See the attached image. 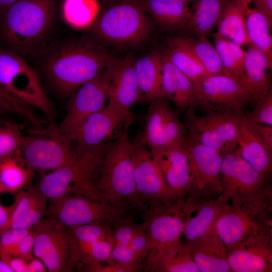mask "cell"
Returning a JSON list of instances; mask_svg holds the SVG:
<instances>
[{
  "mask_svg": "<svg viewBox=\"0 0 272 272\" xmlns=\"http://www.w3.org/2000/svg\"><path fill=\"white\" fill-rule=\"evenodd\" d=\"M113 58L92 41L61 36L32 58L51 89L71 97L103 71Z\"/></svg>",
  "mask_w": 272,
  "mask_h": 272,
  "instance_id": "obj_1",
  "label": "cell"
},
{
  "mask_svg": "<svg viewBox=\"0 0 272 272\" xmlns=\"http://www.w3.org/2000/svg\"><path fill=\"white\" fill-rule=\"evenodd\" d=\"M57 0H19L0 15L4 47L24 57L38 54L60 34Z\"/></svg>",
  "mask_w": 272,
  "mask_h": 272,
  "instance_id": "obj_2",
  "label": "cell"
},
{
  "mask_svg": "<svg viewBox=\"0 0 272 272\" xmlns=\"http://www.w3.org/2000/svg\"><path fill=\"white\" fill-rule=\"evenodd\" d=\"M271 179L255 170L234 151L223 156L221 171L222 193L230 206L271 224Z\"/></svg>",
  "mask_w": 272,
  "mask_h": 272,
  "instance_id": "obj_3",
  "label": "cell"
},
{
  "mask_svg": "<svg viewBox=\"0 0 272 272\" xmlns=\"http://www.w3.org/2000/svg\"><path fill=\"white\" fill-rule=\"evenodd\" d=\"M111 143L76 151L67 163L49 173L41 174L36 184L48 198L67 194L104 201L97 183L104 155Z\"/></svg>",
  "mask_w": 272,
  "mask_h": 272,
  "instance_id": "obj_4",
  "label": "cell"
},
{
  "mask_svg": "<svg viewBox=\"0 0 272 272\" xmlns=\"http://www.w3.org/2000/svg\"><path fill=\"white\" fill-rule=\"evenodd\" d=\"M128 129L112 142L103 158L97 186L105 202L129 207L135 211L147 209L142 201L135 183L132 160V143Z\"/></svg>",
  "mask_w": 272,
  "mask_h": 272,
  "instance_id": "obj_5",
  "label": "cell"
},
{
  "mask_svg": "<svg viewBox=\"0 0 272 272\" xmlns=\"http://www.w3.org/2000/svg\"><path fill=\"white\" fill-rule=\"evenodd\" d=\"M88 27L96 40L128 45L146 40L152 24L141 1L120 0L99 11Z\"/></svg>",
  "mask_w": 272,
  "mask_h": 272,
  "instance_id": "obj_6",
  "label": "cell"
},
{
  "mask_svg": "<svg viewBox=\"0 0 272 272\" xmlns=\"http://www.w3.org/2000/svg\"><path fill=\"white\" fill-rule=\"evenodd\" d=\"M25 57L0 47V84L9 92L55 123L53 104L42 86L41 79Z\"/></svg>",
  "mask_w": 272,
  "mask_h": 272,
  "instance_id": "obj_7",
  "label": "cell"
},
{
  "mask_svg": "<svg viewBox=\"0 0 272 272\" xmlns=\"http://www.w3.org/2000/svg\"><path fill=\"white\" fill-rule=\"evenodd\" d=\"M47 199L45 216L67 228L94 222L103 223L113 228L132 219L135 214L130 208L93 200L81 195L67 194Z\"/></svg>",
  "mask_w": 272,
  "mask_h": 272,
  "instance_id": "obj_8",
  "label": "cell"
},
{
  "mask_svg": "<svg viewBox=\"0 0 272 272\" xmlns=\"http://www.w3.org/2000/svg\"><path fill=\"white\" fill-rule=\"evenodd\" d=\"M244 111L205 112L190 107L184 112L188 141L211 148L224 156L237 147L240 118Z\"/></svg>",
  "mask_w": 272,
  "mask_h": 272,
  "instance_id": "obj_9",
  "label": "cell"
},
{
  "mask_svg": "<svg viewBox=\"0 0 272 272\" xmlns=\"http://www.w3.org/2000/svg\"><path fill=\"white\" fill-rule=\"evenodd\" d=\"M20 150L28 166L40 174L63 166L75 154L72 140L56 124L33 128L23 135Z\"/></svg>",
  "mask_w": 272,
  "mask_h": 272,
  "instance_id": "obj_10",
  "label": "cell"
},
{
  "mask_svg": "<svg viewBox=\"0 0 272 272\" xmlns=\"http://www.w3.org/2000/svg\"><path fill=\"white\" fill-rule=\"evenodd\" d=\"M186 150L190 177L184 209L189 215L201 202L222 193L221 171L223 156L216 151L188 141Z\"/></svg>",
  "mask_w": 272,
  "mask_h": 272,
  "instance_id": "obj_11",
  "label": "cell"
},
{
  "mask_svg": "<svg viewBox=\"0 0 272 272\" xmlns=\"http://www.w3.org/2000/svg\"><path fill=\"white\" fill-rule=\"evenodd\" d=\"M164 97L149 104L144 130L139 140L151 152L174 146H186L188 139L179 113Z\"/></svg>",
  "mask_w": 272,
  "mask_h": 272,
  "instance_id": "obj_12",
  "label": "cell"
},
{
  "mask_svg": "<svg viewBox=\"0 0 272 272\" xmlns=\"http://www.w3.org/2000/svg\"><path fill=\"white\" fill-rule=\"evenodd\" d=\"M195 99L191 106L205 112L244 111L252 99L243 85L226 75L208 76L194 84Z\"/></svg>",
  "mask_w": 272,
  "mask_h": 272,
  "instance_id": "obj_13",
  "label": "cell"
},
{
  "mask_svg": "<svg viewBox=\"0 0 272 272\" xmlns=\"http://www.w3.org/2000/svg\"><path fill=\"white\" fill-rule=\"evenodd\" d=\"M109 88L110 78L107 66L70 97L66 113L58 125L60 130L71 139L85 119L106 105Z\"/></svg>",
  "mask_w": 272,
  "mask_h": 272,
  "instance_id": "obj_14",
  "label": "cell"
},
{
  "mask_svg": "<svg viewBox=\"0 0 272 272\" xmlns=\"http://www.w3.org/2000/svg\"><path fill=\"white\" fill-rule=\"evenodd\" d=\"M132 160L137 189L145 206L158 202L170 205L177 200L169 190L151 151L140 140L132 143Z\"/></svg>",
  "mask_w": 272,
  "mask_h": 272,
  "instance_id": "obj_15",
  "label": "cell"
},
{
  "mask_svg": "<svg viewBox=\"0 0 272 272\" xmlns=\"http://www.w3.org/2000/svg\"><path fill=\"white\" fill-rule=\"evenodd\" d=\"M33 253L50 272L66 271L70 254L67 228L55 220L42 218L33 227Z\"/></svg>",
  "mask_w": 272,
  "mask_h": 272,
  "instance_id": "obj_16",
  "label": "cell"
},
{
  "mask_svg": "<svg viewBox=\"0 0 272 272\" xmlns=\"http://www.w3.org/2000/svg\"><path fill=\"white\" fill-rule=\"evenodd\" d=\"M184 201L185 198H178L170 205L158 202L143 212L142 224L151 240L152 249L180 241L188 216Z\"/></svg>",
  "mask_w": 272,
  "mask_h": 272,
  "instance_id": "obj_17",
  "label": "cell"
},
{
  "mask_svg": "<svg viewBox=\"0 0 272 272\" xmlns=\"http://www.w3.org/2000/svg\"><path fill=\"white\" fill-rule=\"evenodd\" d=\"M135 59L131 55L122 59L113 58L107 66L110 78L108 104L122 113L125 118L124 128L127 129L133 122L131 108L139 97Z\"/></svg>",
  "mask_w": 272,
  "mask_h": 272,
  "instance_id": "obj_18",
  "label": "cell"
},
{
  "mask_svg": "<svg viewBox=\"0 0 272 272\" xmlns=\"http://www.w3.org/2000/svg\"><path fill=\"white\" fill-rule=\"evenodd\" d=\"M227 249L231 271H272V235H255Z\"/></svg>",
  "mask_w": 272,
  "mask_h": 272,
  "instance_id": "obj_19",
  "label": "cell"
},
{
  "mask_svg": "<svg viewBox=\"0 0 272 272\" xmlns=\"http://www.w3.org/2000/svg\"><path fill=\"white\" fill-rule=\"evenodd\" d=\"M124 124L122 113L108 104L89 116L73 133L71 139L74 148L83 151L105 144L116 129Z\"/></svg>",
  "mask_w": 272,
  "mask_h": 272,
  "instance_id": "obj_20",
  "label": "cell"
},
{
  "mask_svg": "<svg viewBox=\"0 0 272 272\" xmlns=\"http://www.w3.org/2000/svg\"><path fill=\"white\" fill-rule=\"evenodd\" d=\"M214 228L227 248L255 235H272L271 225L230 205L218 218Z\"/></svg>",
  "mask_w": 272,
  "mask_h": 272,
  "instance_id": "obj_21",
  "label": "cell"
},
{
  "mask_svg": "<svg viewBox=\"0 0 272 272\" xmlns=\"http://www.w3.org/2000/svg\"><path fill=\"white\" fill-rule=\"evenodd\" d=\"M186 146H174L151 152L174 198H185L190 177Z\"/></svg>",
  "mask_w": 272,
  "mask_h": 272,
  "instance_id": "obj_22",
  "label": "cell"
},
{
  "mask_svg": "<svg viewBox=\"0 0 272 272\" xmlns=\"http://www.w3.org/2000/svg\"><path fill=\"white\" fill-rule=\"evenodd\" d=\"M263 176L271 179L272 152L268 150L242 113L238 127V144L234 151Z\"/></svg>",
  "mask_w": 272,
  "mask_h": 272,
  "instance_id": "obj_23",
  "label": "cell"
},
{
  "mask_svg": "<svg viewBox=\"0 0 272 272\" xmlns=\"http://www.w3.org/2000/svg\"><path fill=\"white\" fill-rule=\"evenodd\" d=\"M199 272H230L227 249L214 226L201 237L186 241Z\"/></svg>",
  "mask_w": 272,
  "mask_h": 272,
  "instance_id": "obj_24",
  "label": "cell"
},
{
  "mask_svg": "<svg viewBox=\"0 0 272 272\" xmlns=\"http://www.w3.org/2000/svg\"><path fill=\"white\" fill-rule=\"evenodd\" d=\"M162 53V97L167 98L179 113L191 107L195 99L194 83Z\"/></svg>",
  "mask_w": 272,
  "mask_h": 272,
  "instance_id": "obj_25",
  "label": "cell"
},
{
  "mask_svg": "<svg viewBox=\"0 0 272 272\" xmlns=\"http://www.w3.org/2000/svg\"><path fill=\"white\" fill-rule=\"evenodd\" d=\"M243 65L242 84L250 96L253 104L271 89L272 61L254 46L249 44Z\"/></svg>",
  "mask_w": 272,
  "mask_h": 272,
  "instance_id": "obj_26",
  "label": "cell"
},
{
  "mask_svg": "<svg viewBox=\"0 0 272 272\" xmlns=\"http://www.w3.org/2000/svg\"><path fill=\"white\" fill-rule=\"evenodd\" d=\"M146 270L156 272H199L188 243L180 241L152 249L145 261Z\"/></svg>",
  "mask_w": 272,
  "mask_h": 272,
  "instance_id": "obj_27",
  "label": "cell"
},
{
  "mask_svg": "<svg viewBox=\"0 0 272 272\" xmlns=\"http://www.w3.org/2000/svg\"><path fill=\"white\" fill-rule=\"evenodd\" d=\"M161 51H154L135 59L134 69L137 81L138 103L149 104L162 97Z\"/></svg>",
  "mask_w": 272,
  "mask_h": 272,
  "instance_id": "obj_28",
  "label": "cell"
},
{
  "mask_svg": "<svg viewBox=\"0 0 272 272\" xmlns=\"http://www.w3.org/2000/svg\"><path fill=\"white\" fill-rule=\"evenodd\" d=\"M15 207L10 228H32L45 216L48 199L36 185H30L16 194Z\"/></svg>",
  "mask_w": 272,
  "mask_h": 272,
  "instance_id": "obj_29",
  "label": "cell"
},
{
  "mask_svg": "<svg viewBox=\"0 0 272 272\" xmlns=\"http://www.w3.org/2000/svg\"><path fill=\"white\" fill-rule=\"evenodd\" d=\"M229 205V200L223 193L197 205L188 216L184 225L182 235L187 241L198 239L205 235Z\"/></svg>",
  "mask_w": 272,
  "mask_h": 272,
  "instance_id": "obj_30",
  "label": "cell"
},
{
  "mask_svg": "<svg viewBox=\"0 0 272 272\" xmlns=\"http://www.w3.org/2000/svg\"><path fill=\"white\" fill-rule=\"evenodd\" d=\"M141 2L147 14L165 31L181 30L192 14L190 4L179 0Z\"/></svg>",
  "mask_w": 272,
  "mask_h": 272,
  "instance_id": "obj_31",
  "label": "cell"
},
{
  "mask_svg": "<svg viewBox=\"0 0 272 272\" xmlns=\"http://www.w3.org/2000/svg\"><path fill=\"white\" fill-rule=\"evenodd\" d=\"M228 0H197L191 7L192 14L181 30L186 36L209 38L217 27Z\"/></svg>",
  "mask_w": 272,
  "mask_h": 272,
  "instance_id": "obj_32",
  "label": "cell"
},
{
  "mask_svg": "<svg viewBox=\"0 0 272 272\" xmlns=\"http://www.w3.org/2000/svg\"><path fill=\"white\" fill-rule=\"evenodd\" d=\"M35 171L27 164L20 150L0 159V195L16 194L31 185Z\"/></svg>",
  "mask_w": 272,
  "mask_h": 272,
  "instance_id": "obj_33",
  "label": "cell"
},
{
  "mask_svg": "<svg viewBox=\"0 0 272 272\" xmlns=\"http://www.w3.org/2000/svg\"><path fill=\"white\" fill-rule=\"evenodd\" d=\"M251 2V0H228L223 8L216 32L240 46L249 44L245 12Z\"/></svg>",
  "mask_w": 272,
  "mask_h": 272,
  "instance_id": "obj_34",
  "label": "cell"
},
{
  "mask_svg": "<svg viewBox=\"0 0 272 272\" xmlns=\"http://www.w3.org/2000/svg\"><path fill=\"white\" fill-rule=\"evenodd\" d=\"M170 61L194 84L209 76L203 66L178 36L170 37L163 51Z\"/></svg>",
  "mask_w": 272,
  "mask_h": 272,
  "instance_id": "obj_35",
  "label": "cell"
},
{
  "mask_svg": "<svg viewBox=\"0 0 272 272\" xmlns=\"http://www.w3.org/2000/svg\"><path fill=\"white\" fill-rule=\"evenodd\" d=\"M247 6L245 12L246 28L251 44L263 52L272 61L271 26L256 8Z\"/></svg>",
  "mask_w": 272,
  "mask_h": 272,
  "instance_id": "obj_36",
  "label": "cell"
},
{
  "mask_svg": "<svg viewBox=\"0 0 272 272\" xmlns=\"http://www.w3.org/2000/svg\"><path fill=\"white\" fill-rule=\"evenodd\" d=\"M212 35L225 74L236 79L242 84L246 51L243 49L241 46L222 37L217 32L213 33Z\"/></svg>",
  "mask_w": 272,
  "mask_h": 272,
  "instance_id": "obj_37",
  "label": "cell"
},
{
  "mask_svg": "<svg viewBox=\"0 0 272 272\" xmlns=\"http://www.w3.org/2000/svg\"><path fill=\"white\" fill-rule=\"evenodd\" d=\"M178 37L200 62L209 76L225 75L218 52L208 38L186 35Z\"/></svg>",
  "mask_w": 272,
  "mask_h": 272,
  "instance_id": "obj_38",
  "label": "cell"
},
{
  "mask_svg": "<svg viewBox=\"0 0 272 272\" xmlns=\"http://www.w3.org/2000/svg\"><path fill=\"white\" fill-rule=\"evenodd\" d=\"M99 11L97 0H63L61 6L63 21L77 28L89 26Z\"/></svg>",
  "mask_w": 272,
  "mask_h": 272,
  "instance_id": "obj_39",
  "label": "cell"
},
{
  "mask_svg": "<svg viewBox=\"0 0 272 272\" xmlns=\"http://www.w3.org/2000/svg\"><path fill=\"white\" fill-rule=\"evenodd\" d=\"M70 247L103 240H113L112 227L94 222L67 228Z\"/></svg>",
  "mask_w": 272,
  "mask_h": 272,
  "instance_id": "obj_40",
  "label": "cell"
},
{
  "mask_svg": "<svg viewBox=\"0 0 272 272\" xmlns=\"http://www.w3.org/2000/svg\"><path fill=\"white\" fill-rule=\"evenodd\" d=\"M0 114L19 116L31 124L33 128L44 126V121L38 116L34 108L13 95L1 84Z\"/></svg>",
  "mask_w": 272,
  "mask_h": 272,
  "instance_id": "obj_41",
  "label": "cell"
},
{
  "mask_svg": "<svg viewBox=\"0 0 272 272\" xmlns=\"http://www.w3.org/2000/svg\"><path fill=\"white\" fill-rule=\"evenodd\" d=\"M23 136L19 124L0 119V159L19 150Z\"/></svg>",
  "mask_w": 272,
  "mask_h": 272,
  "instance_id": "obj_42",
  "label": "cell"
},
{
  "mask_svg": "<svg viewBox=\"0 0 272 272\" xmlns=\"http://www.w3.org/2000/svg\"><path fill=\"white\" fill-rule=\"evenodd\" d=\"M254 105L252 110L245 113L246 116L256 123L272 125V89Z\"/></svg>",
  "mask_w": 272,
  "mask_h": 272,
  "instance_id": "obj_43",
  "label": "cell"
},
{
  "mask_svg": "<svg viewBox=\"0 0 272 272\" xmlns=\"http://www.w3.org/2000/svg\"><path fill=\"white\" fill-rule=\"evenodd\" d=\"M32 228H10L3 232L0 235V258L11 256L18 242Z\"/></svg>",
  "mask_w": 272,
  "mask_h": 272,
  "instance_id": "obj_44",
  "label": "cell"
},
{
  "mask_svg": "<svg viewBox=\"0 0 272 272\" xmlns=\"http://www.w3.org/2000/svg\"><path fill=\"white\" fill-rule=\"evenodd\" d=\"M129 246L137 257L142 262H145L152 248V243L142 223L138 225Z\"/></svg>",
  "mask_w": 272,
  "mask_h": 272,
  "instance_id": "obj_45",
  "label": "cell"
},
{
  "mask_svg": "<svg viewBox=\"0 0 272 272\" xmlns=\"http://www.w3.org/2000/svg\"><path fill=\"white\" fill-rule=\"evenodd\" d=\"M138 225L133 222L132 219H129L113 227L114 244L129 246Z\"/></svg>",
  "mask_w": 272,
  "mask_h": 272,
  "instance_id": "obj_46",
  "label": "cell"
},
{
  "mask_svg": "<svg viewBox=\"0 0 272 272\" xmlns=\"http://www.w3.org/2000/svg\"><path fill=\"white\" fill-rule=\"evenodd\" d=\"M34 243V235L31 230L18 242L11 256L22 258L27 261H29L34 255L33 249Z\"/></svg>",
  "mask_w": 272,
  "mask_h": 272,
  "instance_id": "obj_47",
  "label": "cell"
},
{
  "mask_svg": "<svg viewBox=\"0 0 272 272\" xmlns=\"http://www.w3.org/2000/svg\"><path fill=\"white\" fill-rule=\"evenodd\" d=\"M104 263L96 262L82 267L84 271L88 272H134L131 268L125 266L115 263Z\"/></svg>",
  "mask_w": 272,
  "mask_h": 272,
  "instance_id": "obj_48",
  "label": "cell"
},
{
  "mask_svg": "<svg viewBox=\"0 0 272 272\" xmlns=\"http://www.w3.org/2000/svg\"><path fill=\"white\" fill-rule=\"evenodd\" d=\"M247 119L268 150L272 152V125L259 124Z\"/></svg>",
  "mask_w": 272,
  "mask_h": 272,
  "instance_id": "obj_49",
  "label": "cell"
},
{
  "mask_svg": "<svg viewBox=\"0 0 272 272\" xmlns=\"http://www.w3.org/2000/svg\"><path fill=\"white\" fill-rule=\"evenodd\" d=\"M15 207V201L8 207L0 202V235L10 228V220Z\"/></svg>",
  "mask_w": 272,
  "mask_h": 272,
  "instance_id": "obj_50",
  "label": "cell"
},
{
  "mask_svg": "<svg viewBox=\"0 0 272 272\" xmlns=\"http://www.w3.org/2000/svg\"><path fill=\"white\" fill-rule=\"evenodd\" d=\"M12 270L13 272H27L28 261L15 256H7L1 258Z\"/></svg>",
  "mask_w": 272,
  "mask_h": 272,
  "instance_id": "obj_51",
  "label": "cell"
},
{
  "mask_svg": "<svg viewBox=\"0 0 272 272\" xmlns=\"http://www.w3.org/2000/svg\"><path fill=\"white\" fill-rule=\"evenodd\" d=\"M255 8L261 12L272 25V0H251Z\"/></svg>",
  "mask_w": 272,
  "mask_h": 272,
  "instance_id": "obj_52",
  "label": "cell"
},
{
  "mask_svg": "<svg viewBox=\"0 0 272 272\" xmlns=\"http://www.w3.org/2000/svg\"><path fill=\"white\" fill-rule=\"evenodd\" d=\"M48 271L44 263L39 258L34 256L28 261L27 272Z\"/></svg>",
  "mask_w": 272,
  "mask_h": 272,
  "instance_id": "obj_53",
  "label": "cell"
},
{
  "mask_svg": "<svg viewBox=\"0 0 272 272\" xmlns=\"http://www.w3.org/2000/svg\"><path fill=\"white\" fill-rule=\"evenodd\" d=\"M19 0H0V15Z\"/></svg>",
  "mask_w": 272,
  "mask_h": 272,
  "instance_id": "obj_54",
  "label": "cell"
},
{
  "mask_svg": "<svg viewBox=\"0 0 272 272\" xmlns=\"http://www.w3.org/2000/svg\"><path fill=\"white\" fill-rule=\"evenodd\" d=\"M0 272H13L10 267L1 258Z\"/></svg>",
  "mask_w": 272,
  "mask_h": 272,
  "instance_id": "obj_55",
  "label": "cell"
},
{
  "mask_svg": "<svg viewBox=\"0 0 272 272\" xmlns=\"http://www.w3.org/2000/svg\"><path fill=\"white\" fill-rule=\"evenodd\" d=\"M179 1L190 4L191 3H194L197 0H179Z\"/></svg>",
  "mask_w": 272,
  "mask_h": 272,
  "instance_id": "obj_56",
  "label": "cell"
},
{
  "mask_svg": "<svg viewBox=\"0 0 272 272\" xmlns=\"http://www.w3.org/2000/svg\"><path fill=\"white\" fill-rule=\"evenodd\" d=\"M3 116L4 115L0 114V119H3Z\"/></svg>",
  "mask_w": 272,
  "mask_h": 272,
  "instance_id": "obj_57",
  "label": "cell"
}]
</instances>
